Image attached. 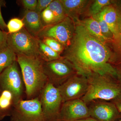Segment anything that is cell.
<instances>
[{
  "label": "cell",
  "instance_id": "6da1fadb",
  "mask_svg": "<svg viewBox=\"0 0 121 121\" xmlns=\"http://www.w3.org/2000/svg\"><path fill=\"white\" fill-rule=\"evenodd\" d=\"M76 23L71 43L63 57L79 74L87 77L96 73L116 78V69L110 63L112 53L105 43L91 35L79 22Z\"/></svg>",
  "mask_w": 121,
  "mask_h": 121
},
{
  "label": "cell",
  "instance_id": "7a4b0ae2",
  "mask_svg": "<svg viewBox=\"0 0 121 121\" xmlns=\"http://www.w3.org/2000/svg\"><path fill=\"white\" fill-rule=\"evenodd\" d=\"M17 62L21 70L27 99L38 97L48 82L44 71V61L40 58L17 56Z\"/></svg>",
  "mask_w": 121,
  "mask_h": 121
},
{
  "label": "cell",
  "instance_id": "3957f363",
  "mask_svg": "<svg viewBox=\"0 0 121 121\" xmlns=\"http://www.w3.org/2000/svg\"><path fill=\"white\" fill-rule=\"evenodd\" d=\"M87 78L88 89L81 99L87 105L95 100L112 101L121 95V85L115 77L94 73Z\"/></svg>",
  "mask_w": 121,
  "mask_h": 121
},
{
  "label": "cell",
  "instance_id": "277c9868",
  "mask_svg": "<svg viewBox=\"0 0 121 121\" xmlns=\"http://www.w3.org/2000/svg\"><path fill=\"white\" fill-rule=\"evenodd\" d=\"M39 41L38 37L31 35L24 27L18 32L8 33L7 44L17 56L40 58Z\"/></svg>",
  "mask_w": 121,
  "mask_h": 121
},
{
  "label": "cell",
  "instance_id": "5b68a950",
  "mask_svg": "<svg viewBox=\"0 0 121 121\" xmlns=\"http://www.w3.org/2000/svg\"><path fill=\"white\" fill-rule=\"evenodd\" d=\"M18 65L16 61L0 74V87L3 91H8L11 94L13 105L22 99L25 87Z\"/></svg>",
  "mask_w": 121,
  "mask_h": 121
},
{
  "label": "cell",
  "instance_id": "8992f818",
  "mask_svg": "<svg viewBox=\"0 0 121 121\" xmlns=\"http://www.w3.org/2000/svg\"><path fill=\"white\" fill-rule=\"evenodd\" d=\"M45 121H57L63 104L57 87L48 82L39 95Z\"/></svg>",
  "mask_w": 121,
  "mask_h": 121
},
{
  "label": "cell",
  "instance_id": "52a82bcc",
  "mask_svg": "<svg viewBox=\"0 0 121 121\" xmlns=\"http://www.w3.org/2000/svg\"><path fill=\"white\" fill-rule=\"evenodd\" d=\"M13 106L10 121H45L39 97L21 99Z\"/></svg>",
  "mask_w": 121,
  "mask_h": 121
},
{
  "label": "cell",
  "instance_id": "ba28073f",
  "mask_svg": "<svg viewBox=\"0 0 121 121\" xmlns=\"http://www.w3.org/2000/svg\"><path fill=\"white\" fill-rule=\"evenodd\" d=\"M43 67L48 82L56 87L78 74L72 64L63 57L50 62H44Z\"/></svg>",
  "mask_w": 121,
  "mask_h": 121
},
{
  "label": "cell",
  "instance_id": "9c48e42d",
  "mask_svg": "<svg viewBox=\"0 0 121 121\" xmlns=\"http://www.w3.org/2000/svg\"><path fill=\"white\" fill-rule=\"evenodd\" d=\"M75 27L74 22L67 17L59 23L44 27L38 37L39 39L45 37L52 38L66 49L71 43Z\"/></svg>",
  "mask_w": 121,
  "mask_h": 121
},
{
  "label": "cell",
  "instance_id": "30bf717a",
  "mask_svg": "<svg viewBox=\"0 0 121 121\" xmlns=\"http://www.w3.org/2000/svg\"><path fill=\"white\" fill-rule=\"evenodd\" d=\"M88 87L86 76L76 74L57 87L63 103L82 98L86 93Z\"/></svg>",
  "mask_w": 121,
  "mask_h": 121
},
{
  "label": "cell",
  "instance_id": "8fae6325",
  "mask_svg": "<svg viewBox=\"0 0 121 121\" xmlns=\"http://www.w3.org/2000/svg\"><path fill=\"white\" fill-rule=\"evenodd\" d=\"M89 117L88 106L80 99L63 103L57 121H76Z\"/></svg>",
  "mask_w": 121,
  "mask_h": 121
},
{
  "label": "cell",
  "instance_id": "7c38bea8",
  "mask_svg": "<svg viewBox=\"0 0 121 121\" xmlns=\"http://www.w3.org/2000/svg\"><path fill=\"white\" fill-rule=\"evenodd\" d=\"M90 117L99 121H116L121 114L112 102L95 100L87 104Z\"/></svg>",
  "mask_w": 121,
  "mask_h": 121
},
{
  "label": "cell",
  "instance_id": "4fadbf2b",
  "mask_svg": "<svg viewBox=\"0 0 121 121\" xmlns=\"http://www.w3.org/2000/svg\"><path fill=\"white\" fill-rule=\"evenodd\" d=\"M112 4L117 12V32L112 41L115 53L112 54L110 63L113 66H121V0H112Z\"/></svg>",
  "mask_w": 121,
  "mask_h": 121
},
{
  "label": "cell",
  "instance_id": "5bb4252c",
  "mask_svg": "<svg viewBox=\"0 0 121 121\" xmlns=\"http://www.w3.org/2000/svg\"><path fill=\"white\" fill-rule=\"evenodd\" d=\"M67 17L74 23L79 21V17L84 12L89 3L86 0H60Z\"/></svg>",
  "mask_w": 121,
  "mask_h": 121
},
{
  "label": "cell",
  "instance_id": "9a60e30c",
  "mask_svg": "<svg viewBox=\"0 0 121 121\" xmlns=\"http://www.w3.org/2000/svg\"><path fill=\"white\" fill-rule=\"evenodd\" d=\"M22 19L26 30L31 35L38 37L44 27L40 13L36 11L25 10Z\"/></svg>",
  "mask_w": 121,
  "mask_h": 121
},
{
  "label": "cell",
  "instance_id": "2e32d148",
  "mask_svg": "<svg viewBox=\"0 0 121 121\" xmlns=\"http://www.w3.org/2000/svg\"><path fill=\"white\" fill-rule=\"evenodd\" d=\"M79 22L85 27L91 35L96 39L104 43L109 41L103 35L99 24L93 17L87 18Z\"/></svg>",
  "mask_w": 121,
  "mask_h": 121
},
{
  "label": "cell",
  "instance_id": "e0dca14e",
  "mask_svg": "<svg viewBox=\"0 0 121 121\" xmlns=\"http://www.w3.org/2000/svg\"><path fill=\"white\" fill-rule=\"evenodd\" d=\"M17 61V56L8 45L0 48V74Z\"/></svg>",
  "mask_w": 121,
  "mask_h": 121
},
{
  "label": "cell",
  "instance_id": "ac0fdd59",
  "mask_svg": "<svg viewBox=\"0 0 121 121\" xmlns=\"http://www.w3.org/2000/svg\"><path fill=\"white\" fill-rule=\"evenodd\" d=\"M100 13L112 33L114 38L117 32V16L115 8L111 4L105 7Z\"/></svg>",
  "mask_w": 121,
  "mask_h": 121
},
{
  "label": "cell",
  "instance_id": "d6986e66",
  "mask_svg": "<svg viewBox=\"0 0 121 121\" xmlns=\"http://www.w3.org/2000/svg\"><path fill=\"white\" fill-rule=\"evenodd\" d=\"M39 52L40 58L44 62H48L63 58L60 54L52 50L39 39Z\"/></svg>",
  "mask_w": 121,
  "mask_h": 121
},
{
  "label": "cell",
  "instance_id": "ffe728a7",
  "mask_svg": "<svg viewBox=\"0 0 121 121\" xmlns=\"http://www.w3.org/2000/svg\"><path fill=\"white\" fill-rule=\"evenodd\" d=\"M53 13L55 18V24L62 21L67 17L60 0H53L48 7Z\"/></svg>",
  "mask_w": 121,
  "mask_h": 121
},
{
  "label": "cell",
  "instance_id": "44dd1931",
  "mask_svg": "<svg viewBox=\"0 0 121 121\" xmlns=\"http://www.w3.org/2000/svg\"><path fill=\"white\" fill-rule=\"evenodd\" d=\"M92 17L95 19L98 23L102 33L103 35L108 39L110 41H112L113 39V35L111 31L107 24L103 19L101 13L94 16H92Z\"/></svg>",
  "mask_w": 121,
  "mask_h": 121
},
{
  "label": "cell",
  "instance_id": "7402d4cb",
  "mask_svg": "<svg viewBox=\"0 0 121 121\" xmlns=\"http://www.w3.org/2000/svg\"><path fill=\"white\" fill-rule=\"evenodd\" d=\"M111 0H96L91 4L89 10V13L93 16L100 13L107 6L112 4Z\"/></svg>",
  "mask_w": 121,
  "mask_h": 121
},
{
  "label": "cell",
  "instance_id": "603a6c76",
  "mask_svg": "<svg viewBox=\"0 0 121 121\" xmlns=\"http://www.w3.org/2000/svg\"><path fill=\"white\" fill-rule=\"evenodd\" d=\"M24 27L22 19L17 17L12 18L7 24L8 33L12 34L18 32Z\"/></svg>",
  "mask_w": 121,
  "mask_h": 121
},
{
  "label": "cell",
  "instance_id": "cb8c5ba5",
  "mask_svg": "<svg viewBox=\"0 0 121 121\" xmlns=\"http://www.w3.org/2000/svg\"><path fill=\"white\" fill-rule=\"evenodd\" d=\"M39 39L52 50L60 54H61L65 49L61 43L52 38L45 37Z\"/></svg>",
  "mask_w": 121,
  "mask_h": 121
},
{
  "label": "cell",
  "instance_id": "d4e9b609",
  "mask_svg": "<svg viewBox=\"0 0 121 121\" xmlns=\"http://www.w3.org/2000/svg\"><path fill=\"white\" fill-rule=\"evenodd\" d=\"M40 16L44 27L55 24V18L54 14L48 7L40 13Z\"/></svg>",
  "mask_w": 121,
  "mask_h": 121
},
{
  "label": "cell",
  "instance_id": "484cf974",
  "mask_svg": "<svg viewBox=\"0 0 121 121\" xmlns=\"http://www.w3.org/2000/svg\"><path fill=\"white\" fill-rule=\"evenodd\" d=\"M21 1L25 10L36 11L37 5V0H22Z\"/></svg>",
  "mask_w": 121,
  "mask_h": 121
},
{
  "label": "cell",
  "instance_id": "4316f807",
  "mask_svg": "<svg viewBox=\"0 0 121 121\" xmlns=\"http://www.w3.org/2000/svg\"><path fill=\"white\" fill-rule=\"evenodd\" d=\"M53 0H37L36 11L41 13L43 10L48 8Z\"/></svg>",
  "mask_w": 121,
  "mask_h": 121
},
{
  "label": "cell",
  "instance_id": "83f0119b",
  "mask_svg": "<svg viewBox=\"0 0 121 121\" xmlns=\"http://www.w3.org/2000/svg\"><path fill=\"white\" fill-rule=\"evenodd\" d=\"M4 1L0 0V29L4 31L7 32V24L4 21L1 12V7L4 5Z\"/></svg>",
  "mask_w": 121,
  "mask_h": 121
},
{
  "label": "cell",
  "instance_id": "f1b7e54d",
  "mask_svg": "<svg viewBox=\"0 0 121 121\" xmlns=\"http://www.w3.org/2000/svg\"><path fill=\"white\" fill-rule=\"evenodd\" d=\"M8 35V32L4 31L0 29V48L7 45Z\"/></svg>",
  "mask_w": 121,
  "mask_h": 121
},
{
  "label": "cell",
  "instance_id": "f546056e",
  "mask_svg": "<svg viewBox=\"0 0 121 121\" xmlns=\"http://www.w3.org/2000/svg\"><path fill=\"white\" fill-rule=\"evenodd\" d=\"M111 102L115 105L119 112L121 114V95Z\"/></svg>",
  "mask_w": 121,
  "mask_h": 121
},
{
  "label": "cell",
  "instance_id": "4dcf8cb0",
  "mask_svg": "<svg viewBox=\"0 0 121 121\" xmlns=\"http://www.w3.org/2000/svg\"><path fill=\"white\" fill-rule=\"evenodd\" d=\"M117 72L116 78L121 85V66L114 67Z\"/></svg>",
  "mask_w": 121,
  "mask_h": 121
},
{
  "label": "cell",
  "instance_id": "1f68e13d",
  "mask_svg": "<svg viewBox=\"0 0 121 121\" xmlns=\"http://www.w3.org/2000/svg\"><path fill=\"white\" fill-rule=\"evenodd\" d=\"M76 121H99L91 117H88Z\"/></svg>",
  "mask_w": 121,
  "mask_h": 121
},
{
  "label": "cell",
  "instance_id": "d6a6232c",
  "mask_svg": "<svg viewBox=\"0 0 121 121\" xmlns=\"http://www.w3.org/2000/svg\"><path fill=\"white\" fill-rule=\"evenodd\" d=\"M6 117H7L6 115L4 113L3 111L1 110L0 107V121L2 120Z\"/></svg>",
  "mask_w": 121,
  "mask_h": 121
},
{
  "label": "cell",
  "instance_id": "836d02e7",
  "mask_svg": "<svg viewBox=\"0 0 121 121\" xmlns=\"http://www.w3.org/2000/svg\"><path fill=\"white\" fill-rule=\"evenodd\" d=\"M121 121V118H119V119H118L117 120V121Z\"/></svg>",
  "mask_w": 121,
  "mask_h": 121
}]
</instances>
